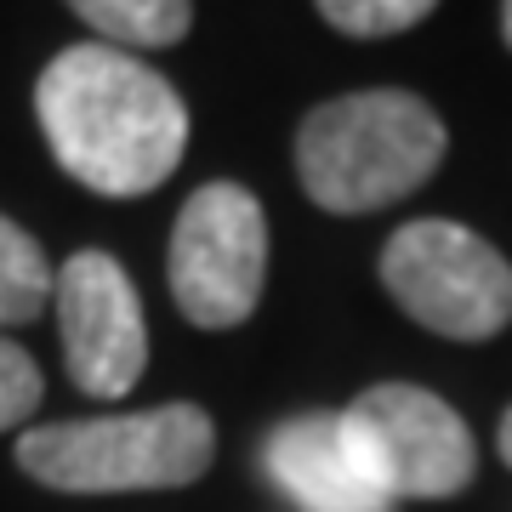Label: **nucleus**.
I'll return each mask as SVG.
<instances>
[{"instance_id": "9", "label": "nucleus", "mask_w": 512, "mask_h": 512, "mask_svg": "<svg viewBox=\"0 0 512 512\" xmlns=\"http://www.w3.org/2000/svg\"><path fill=\"white\" fill-rule=\"evenodd\" d=\"M69 6L114 52H126V46H148V52L177 46L188 35V23H194L188 0H69Z\"/></svg>"}, {"instance_id": "4", "label": "nucleus", "mask_w": 512, "mask_h": 512, "mask_svg": "<svg viewBox=\"0 0 512 512\" xmlns=\"http://www.w3.org/2000/svg\"><path fill=\"white\" fill-rule=\"evenodd\" d=\"M382 285L421 330L450 342H490L512 319V262L444 217L404 222L387 239Z\"/></svg>"}, {"instance_id": "13", "label": "nucleus", "mask_w": 512, "mask_h": 512, "mask_svg": "<svg viewBox=\"0 0 512 512\" xmlns=\"http://www.w3.org/2000/svg\"><path fill=\"white\" fill-rule=\"evenodd\" d=\"M495 450H501V461L512 467V404H507V416H501V427H495Z\"/></svg>"}, {"instance_id": "11", "label": "nucleus", "mask_w": 512, "mask_h": 512, "mask_svg": "<svg viewBox=\"0 0 512 512\" xmlns=\"http://www.w3.org/2000/svg\"><path fill=\"white\" fill-rule=\"evenodd\" d=\"M439 0H319V18L353 40H387L416 29Z\"/></svg>"}, {"instance_id": "7", "label": "nucleus", "mask_w": 512, "mask_h": 512, "mask_svg": "<svg viewBox=\"0 0 512 512\" xmlns=\"http://www.w3.org/2000/svg\"><path fill=\"white\" fill-rule=\"evenodd\" d=\"M57 330L80 393L126 399L148 365V325L137 285L109 251H74L57 268Z\"/></svg>"}, {"instance_id": "8", "label": "nucleus", "mask_w": 512, "mask_h": 512, "mask_svg": "<svg viewBox=\"0 0 512 512\" xmlns=\"http://www.w3.org/2000/svg\"><path fill=\"white\" fill-rule=\"evenodd\" d=\"M262 473L296 512H393L387 490L353 450L342 416L325 410L279 421L262 439Z\"/></svg>"}, {"instance_id": "12", "label": "nucleus", "mask_w": 512, "mask_h": 512, "mask_svg": "<svg viewBox=\"0 0 512 512\" xmlns=\"http://www.w3.org/2000/svg\"><path fill=\"white\" fill-rule=\"evenodd\" d=\"M40 393H46V382H40V365L18 348V342H6V336H0V433L35 416Z\"/></svg>"}, {"instance_id": "5", "label": "nucleus", "mask_w": 512, "mask_h": 512, "mask_svg": "<svg viewBox=\"0 0 512 512\" xmlns=\"http://www.w3.org/2000/svg\"><path fill=\"white\" fill-rule=\"evenodd\" d=\"M165 274L183 319H194L200 330L245 325L268 279V217L251 188L205 183L200 194H188L171 228Z\"/></svg>"}, {"instance_id": "14", "label": "nucleus", "mask_w": 512, "mask_h": 512, "mask_svg": "<svg viewBox=\"0 0 512 512\" xmlns=\"http://www.w3.org/2000/svg\"><path fill=\"white\" fill-rule=\"evenodd\" d=\"M501 40L512 46V0H501Z\"/></svg>"}, {"instance_id": "3", "label": "nucleus", "mask_w": 512, "mask_h": 512, "mask_svg": "<svg viewBox=\"0 0 512 512\" xmlns=\"http://www.w3.org/2000/svg\"><path fill=\"white\" fill-rule=\"evenodd\" d=\"M217 456V427L200 404H160L131 416H86L29 427L18 467L63 495H126L200 484Z\"/></svg>"}, {"instance_id": "1", "label": "nucleus", "mask_w": 512, "mask_h": 512, "mask_svg": "<svg viewBox=\"0 0 512 512\" xmlns=\"http://www.w3.org/2000/svg\"><path fill=\"white\" fill-rule=\"evenodd\" d=\"M35 114L57 165L103 200L160 188L188 148V109L171 80L103 40L69 46L46 63Z\"/></svg>"}, {"instance_id": "2", "label": "nucleus", "mask_w": 512, "mask_h": 512, "mask_svg": "<svg viewBox=\"0 0 512 512\" xmlns=\"http://www.w3.org/2000/svg\"><path fill=\"white\" fill-rule=\"evenodd\" d=\"M444 143V120L416 92L330 97L296 131V177L319 211L359 217L416 194L439 171Z\"/></svg>"}, {"instance_id": "6", "label": "nucleus", "mask_w": 512, "mask_h": 512, "mask_svg": "<svg viewBox=\"0 0 512 512\" xmlns=\"http://www.w3.org/2000/svg\"><path fill=\"white\" fill-rule=\"evenodd\" d=\"M342 427L353 450L365 456L370 478L387 490V501H444V495H461L478 473L467 421L427 387H365L342 410Z\"/></svg>"}, {"instance_id": "10", "label": "nucleus", "mask_w": 512, "mask_h": 512, "mask_svg": "<svg viewBox=\"0 0 512 512\" xmlns=\"http://www.w3.org/2000/svg\"><path fill=\"white\" fill-rule=\"evenodd\" d=\"M52 291H57V274L46 262V251L12 217H0V330L40 319Z\"/></svg>"}]
</instances>
